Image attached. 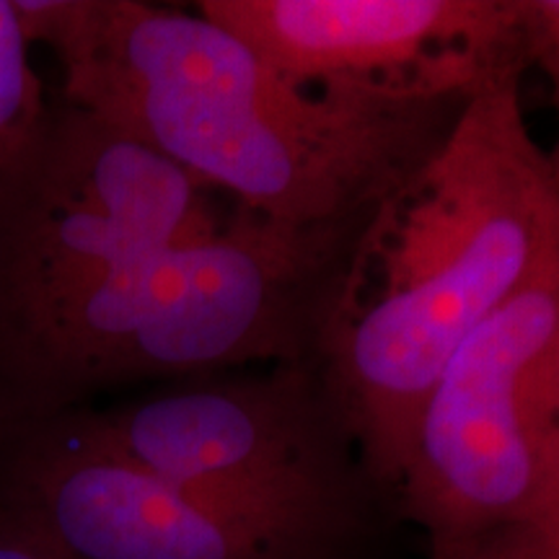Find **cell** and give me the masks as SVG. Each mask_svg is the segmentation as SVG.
I'll return each instance as SVG.
<instances>
[{
    "label": "cell",
    "instance_id": "6da1fadb",
    "mask_svg": "<svg viewBox=\"0 0 559 559\" xmlns=\"http://www.w3.org/2000/svg\"><path fill=\"white\" fill-rule=\"evenodd\" d=\"M60 99L102 117L251 213L324 226L368 215L469 102L298 88L200 11L138 0H16Z\"/></svg>",
    "mask_w": 559,
    "mask_h": 559
},
{
    "label": "cell",
    "instance_id": "7a4b0ae2",
    "mask_svg": "<svg viewBox=\"0 0 559 559\" xmlns=\"http://www.w3.org/2000/svg\"><path fill=\"white\" fill-rule=\"evenodd\" d=\"M559 267V181L521 83L466 104L376 202L342 272L317 366L391 500L415 423L461 347Z\"/></svg>",
    "mask_w": 559,
    "mask_h": 559
},
{
    "label": "cell",
    "instance_id": "3957f363",
    "mask_svg": "<svg viewBox=\"0 0 559 559\" xmlns=\"http://www.w3.org/2000/svg\"><path fill=\"white\" fill-rule=\"evenodd\" d=\"M366 218L288 226L234 205L213 234L62 293L0 334V436L138 383L317 362Z\"/></svg>",
    "mask_w": 559,
    "mask_h": 559
},
{
    "label": "cell",
    "instance_id": "277c9868",
    "mask_svg": "<svg viewBox=\"0 0 559 559\" xmlns=\"http://www.w3.org/2000/svg\"><path fill=\"white\" fill-rule=\"evenodd\" d=\"M132 464L251 526L358 559L394 513L317 362L70 412Z\"/></svg>",
    "mask_w": 559,
    "mask_h": 559
},
{
    "label": "cell",
    "instance_id": "5b68a950",
    "mask_svg": "<svg viewBox=\"0 0 559 559\" xmlns=\"http://www.w3.org/2000/svg\"><path fill=\"white\" fill-rule=\"evenodd\" d=\"M391 508L428 559H559V267L443 370Z\"/></svg>",
    "mask_w": 559,
    "mask_h": 559
},
{
    "label": "cell",
    "instance_id": "8992f818",
    "mask_svg": "<svg viewBox=\"0 0 559 559\" xmlns=\"http://www.w3.org/2000/svg\"><path fill=\"white\" fill-rule=\"evenodd\" d=\"M223 221L213 190L169 158L75 104L47 102L0 166V334Z\"/></svg>",
    "mask_w": 559,
    "mask_h": 559
},
{
    "label": "cell",
    "instance_id": "52a82bcc",
    "mask_svg": "<svg viewBox=\"0 0 559 559\" xmlns=\"http://www.w3.org/2000/svg\"><path fill=\"white\" fill-rule=\"evenodd\" d=\"M194 11L298 88L472 102L531 68L521 0H202Z\"/></svg>",
    "mask_w": 559,
    "mask_h": 559
},
{
    "label": "cell",
    "instance_id": "ba28073f",
    "mask_svg": "<svg viewBox=\"0 0 559 559\" xmlns=\"http://www.w3.org/2000/svg\"><path fill=\"white\" fill-rule=\"evenodd\" d=\"M0 485L70 559H345L194 498L73 415L0 436Z\"/></svg>",
    "mask_w": 559,
    "mask_h": 559
},
{
    "label": "cell",
    "instance_id": "9c48e42d",
    "mask_svg": "<svg viewBox=\"0 0 559 559\" xmlns=\"http://www.w3.org/2000/svg\"><path fill=\"white\" fill-rule=\"evenodd\" d=\"M32 47L16 0H0V166L47 107Z\"/></svg>",
    "mask_w": 559,
    "mask_h": 559
},
{
    "label": "cell",
    "instance_id": "30bf717a",
    "mask_svg": "<svg viewBox=\"0 0 559 559\" xmlns=\"http://www.w3.org/2000/svg\"><path fill=\"white\" fill-rule=\"evenodd\" d=\"M521 9L526 21L528 62L547 79L557 117V138L547 153L551 171L559 181V0H521Z\"/></svg>",
    "mask_w": 559,
    "mask_h": 559
},
{
    "label": "cell",
    "instance_id": "8fae6325",
    "mask_svg": "<svg viewBox=\"0 0 559 559\" xmlns=\"http://www.w3.org/2000/svg\"><path fill=\"white\" fill-rule=\"evenodd\" d=\"M0 559H70L24 502L0 485Z\"/></svg>",
    "mask_w": 559,
    "mask_h": 559
}]
</instances>
